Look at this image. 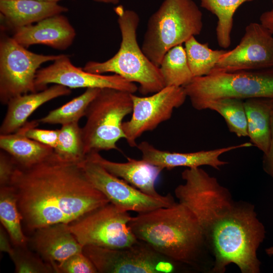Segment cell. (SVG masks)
<instances>
[{
  "mask_svg": "<svg viewBox=\"0 0 273 273\" xmlns=\"http://www.w3.org/2000/svg\"><path fill=\"white\" fill-rule=\"evenodd\" d=\"M9 186L30 231L69 224L110 202L91 184L79 163L62 161L54 153L30 167L17 164Z\"/></svg>",
  "mask_w": 273,
  "mask_h": 273,
  "instance_id": "obj_1",
  "label": "cell"
},
{
  "mask_svg": "<svg viewBox=\"0 0 273 273\" xmlns=\"http://www.w3.org/2000/svg\"><path fill=\"white\" fill-rule=\"evenodd\" d=\"M128 225L138 240L177 263L197 265L208 249L197 217L178 202L138 213Z\"/></svg>",
  "mask_w": 273,
  "mask_h": 273,
  "instance_id": "obj_2",
  "label": "cell"
},
{
  "mask_svg": "<svg viewBox=\"0 0 273 273\" xmlns=\"http://www.w3.org/2000/svg\"><path fill=\"white\" fill-rule=\"evenodd\" d=\"M265 233L254 206L236 202L204 233L207 247L214 258L211 271L223 273L233 263L242 273L260 272L261 262L257 251Z\"/></svg>",
  "mask_w": 273,
  "mask_h": 273,
  "instance_id": "obj_3",
  "label": "cell"
},
{
  "mask_svg": "<svg viewBox=\"0 0 273 273\" xmlns=\"http://www.w3.org/2000/svg\"><path fill=\"white\" fill-rule=\"evenodd\" d=\"M114 10L122 38L118 52L105 61L87 62L83 69L96 74L111 72L119 75L139 84V92L143 95L159 91L165 86L159 67L146 56L137 40L138 14L122 5L115 7Z\"/></svg>",
  "mask_w": 273,
  "mask_h": 273,
  "instance_id": "obj_4",
  "label": "cell"
},
{
  "mask_svg": "<svg viewBox=\"0 0 273 273\" xmlns=\"http://www.w3.org/2000/svg\"><path fill=\"white\" fill-rule=\"evenodd\" d=\"M203 27L202 13L193 0H164L148 21L142 50L159 67L170 49L199 35Z\"/></svg>",
  "mask_w": 273,
  "mask_h": 273,
  "instance_id": "obj_5",
  "label": "cell"
},
{
  "mask_svg": "<svg viewBox=\"0 0 273 273\" xmlns=\"http://www.w3.org/2000/svg\"><path fill=\"white\" fill-rule=\"evenodd\" d=\"M131 93L111 88H101L87 109L82 128L84 153L117 150L125 135L123 120L132 110Z\"/></svg>",
  "mask_w": 273,
  "mask_h": 273,
  "instance_id": "obj_6",
  "label": "cell"
},
{
  "mask_svg": "<svg viewBox=\"0 0 273 273\" xmlns=\"http://www.w3.org/2000/svg\"><path fill=\"white\" fill-rule=\"evenodd\" d=\"M183 87L192 106L204 101L226 98L273 99V68L213 72L194 77Z\"/></svg>",
  "mask_w": 273,
  "mask_h": 273,
  "instance_id": "obj_7",
  "label": "cell"
},
{
  "mask_svg": "<svg viewBox=\"0 0 273 273\" xmlns=\"http://www.w3.org/2000/svg\"><path fill=\"white\" fill-rule=\"evenodd\" d=\"M64 54L45 55L33 53L13 37L0 41V101L3 104L16 96L36 92V74L44 63L54 61Z\"/></svg>",
  "mask_w": 273,
  "mask_h": 273,
  "instance_id": "obj_8",
  "label": "cell"
},
{
  "mask_svg": "<svg viewBox=\"0 0 273 273\" xmlns=\"http://www.w3.org/2000/svg\"><path fill=\"white\" fill-rule=\"evenodd\" d=\"M131 218L128 211L109 202L72 222L69 226L82 246L120 249L138 240L128 225Z\"/></svg>",
  "mask_w": 273,
  "mask_h": 273,
  "instance_id": "obj_9",
  "label": "cell"
},
{
  "mask_svg": "<svg viewBox=\"0 0 273 273\" xmlns=\"http://www.w3.org/2000/svg\"><path fill=\"white\" fill-rule=\"evenodd\" d=\"M82 252L100 273H172L177 263L139 240L120 249L85 245Z\"/></svg>",
  "mask_w": 273,
  "mask_h": 273,
  "instance_id": "obj_10",
  "label": "cell"
},
{
  "mask_svg": "<svg viewBox=\"0 0 273 273\" xmlns=\"http://www.w3.org/2000/svg\"><path fill=\"white\" fill-rule=\"evenodd\" d=\"M187 98L184 88L176 86H165L149 96L132 94V116L122 123L124 139L128 145L136 147L137 140L144 133L169 120L173 110L182 106Z\"/></svg>",
  "mask_w": 273,
  "mask_h": 273,
  "instance_id": "obj_11",
  "label": "cell"
},
{
  "mask_svg": "<svg viewBox=\"0 0 273 273\" xmlns=\"http://www.w3.org/2000/svg\"><path fill=\"white\" fill-rule=\"evenodd\" d=\"M79 163L94 187L102 193L110 203L123 210L141 213L170 206L176 202L170 194L162 198L146 195L87 157Z\"/></svg>",
  "mask_w": 273,
  "mask_h": 273,
  "instance_id": "obj_12",
  "label": "cell"
},
{
  "mask_svg": "<svg viewBox=\"0 0 273 273\" xmlns=\"http://www.w3.org/2000/svg\"><path fill=\"white\" fill-rule=\"evenodd\" d=\"M50 83L60 84L70 89L111 88L131 94L139 89L135 83L119 75L96 74L77 67L72 63L69 56L64 54L51 65L37 71L35 79L37 91L44 89Z\"/></svg>",
  "mask_w": 273,
  "mask_h": 273,
  "instance_id": "obj_13",
  "label": "cell"
},
{
  "mask_svg": "<svg viewBox=\"0 0 273 273\" xmlns=\"http://www.w3.org/2000/svg\"><path fill=\"white\" fill-rule=\"evenodd\" d=\"M273 68V36L260 23L245 28L240 43L227 51L211 72H232Z\"/></svg>",
  "mask_w": 273,
  "mask_h": 273,
  "instance_id": "obj_14",
  "label": "cell"
},
{
  "mask_svg": "<svg viewBox=\"0 0 273 273\" xmlns=\"http://www.w3.org/2000/svg\"><path fill=\"white\" fill-rule=\"evenodd\" d=\"M251 146L252 144L249 142L215 149L183 153L161 150L150 143L143 141L138 144L136 147L142 153V159L162 170L177 167L194 168L202 166H209L219 170L228 163L219 158L221 155Z\"/></svg>",
  "mask_w": 273,
  "mask_h": 273,
  "instance_id": "obj_15",
  "label": "cell"
},
{
  "mask_svg": "<svg viewBox=\"0 0 273 273\" xmlns=\"http://www.w3.org/2000/svg\"><path fill=\"white\" fill-rule=\"evenodd\" d=\"M76 34L67 18L60 14L17 28L12 37L26 48L33 44H43L65 50L72 44Z\"/></svg>",
  "mask_w": 273,
  "mask_h": 273,
  "instance_id": "obj_16",
  "label": "cell"
},
{
  "mask_svg": "<svg viewBox=\"0 0 273 273\" xmlns=\"http://www.w3.org/2000/svg\"><path fill=\"white\" fill-rule=\"evenodd\" d=\"M34 232L31 239L34 249L54 269L57 264L82 252L83 246L71 232L69 224H54Z\"/></svg>",
  "mask_w": 273,
  "mask_h": 273,
  "instance_id": "obj_17",
  "label": "cell"
},
{
  "mask_svg": "<svg viewBox=\"0 0 273 273\" xmlns=\"http://www.w3.org/2000/svg\"><path fill=\"white\" fill-rule=\"evenodd\" d=\"M86 157L102 165L112 174L122 179L147 195L162 198L163 195L155 188L156 180L163 170L143 159L137 160L127 157L125 162H113L103 158L99 152H92Z\"/></svg>",
  "mask_w": 273,
  "mask_h": 273,
  "instance_id": "obj_18",
  "label": "cell"
},
{
  "mask_svg": "<svg viewBox=\"0 0 273 273\" xmlns=\"http://www.w3.org/2000/svg\"><path fill=\"white\" fill-rule=\"evenodd\" d=\"M71 93L70 88L55 84L41 92L12 98L7 104L8 109L0 127L1 134L16 132L27 122L28 117L40 106L54 99Z\"/></svg>",
  "mask_w": 273,
  "mask_h": 273,
  "instance_id": "obj_19",
  "label": "cell"
},
{
  "mask_svg": "<svg viewBox=\"0 0 273 273\" xmlns=\"http://www.w3.org/2000/svg\"><path fill=\"white\" fill-rule=\"evenodd\" d=\"M38 120L27 121L16 132L0 135V147L21 166L28 167L47 159L54 153V149L32 140L26 135L31 127L37 126Z\"/></svg>",
  "mask_w": 273,
  "mask_h": 273,
  "instance_id": "obj_20",
  "label": "cell"
},
{
  "mask_svg": "<svg viewBox=\"0 0 273 273\" xmlns=\"http://www.w3.org/2000/svg\"><path fill=\"white\" fill-rule=\"evenodd\" d=\"M67 11L66 7L57 3L37 0H0L1 16L8 27L14 30Z\"/></svg>",
  "mask_w": 273,
  "mask_h": 273,
  "instance_id": "obj_21",
  "label": "cell"
},
{
  "mask_svg": "<svg viewBox=\"0 0 273 273\" xmlns=\"http://www.w3.org/2000/svg\"><path fill=\"white\" fill-rule=\"evenodd\" d=\"M248 137L250 142L263 154L269 147L273 99L263 98L244 100Z\"/></svg>",
  "mask_w": 273,
  "mask_h": 273,
  "instance_id": "obj_22",
  "label": "cell"
},
{
  "mask_svg": "<svg viewBox=\"0 0 273 273\" xmlns=\"http://www.w3.org/2000/svg\"><path fill=\"white\" fill-rule=\"evenodd\" d=\"M193 107L197 110H211L224 119L229 131L238 137H248L246 114L244 100L221 98L199 102Z\"/></svg>",
  "mask_w": 273,
  "mask_h": 273,
  "instance_id": "obj_23",
  "label": "cell"
},
{
  "mask_svg": "<svg viewBox=\"0 0 273 273\" xmlns=\"http://www.w3.org/2000/svg\"><path fill=\"white\" fill-rule=\"evenodd\" d=\"M0 220L14 246H27L29 239L22 230V217L18 207L17 196L10 186L0 188Z\"/></svg>",
  "mask_w": 273,
  "mask_h": 273,
  "instance_id": "obj_24",
  "label": "cell"
},
{
  "mask_svg": "<svg viewBox=\"0 0 273 273\" xmlns=\"http://www.w3.org/2000/svg\"><path fill=\"white\" fill-rule=\"evenodd\" d=\"M254 0H200L201 7L215 15L217 18L216 27L218 45L224 49L231 44V33L234 15L243 3Z\"/></svg>",
  "mask_w": 273,
  "mask_h": 273,
  "instance_id": "obj_25",
  "label": "cell"
},
{
  "mask_svg": "<svg viewBox=\"0 0 273 273\" xmlns=\"http://www.w3.org/2000/svg\"><path fill=\"white\" fill-rule=\"evenodd\" d=\"M165 86H184L194 77L189 68L185 48L182 44L170 49L159 66Z\"/></svg>",
  "mask_w": 273,
  "mask_h": 273,
  "instance_id": "obj_26",
  "label": "cell"
},
{
  "mask_svg": "<svg viewBox=\"0 0 273 273\" xmlns=\"http://www.w3.org/2000/svg\"><path fill=\"white\" fill-rule=\"evenodd\" d=\"M188 63L193 77L209 75L220 58L227 51L212 50L207 43H201L192 36L185 42Z\"/></svg>",
  "mask_w": 273,
  "mask_h": 273,
  "instance_id": "obj_27",
  "label": "cell"
},
{
  "mask_svg": "<svg viewBox=\"0 0 273 273\" xmlns=\"http://www.w3.org/2000/svg\"><path fill=\"white\" fill-rule=\"evenodd\" d=\"M101 88H88L81 95L73 99L62 106L50 111L38 119L39 122L62 125L78 122L85 116L88 107Z\"/></svg>",
  "mask_w": 273,
  "mask_h": 273,
  "instance_id": "obj_28",
  "label": "cell"
},
{
  "mask_svg": "<svg viewBox=\"0 0 273 273\" xmlns=\"http://www.w3.org/2000/svg\"><path fill=\"white\" fill-rule=\"evenodd\" d=\"M57 146L54 155L59 160L67 162L80 163L86 155L84 151L82 128L78 122L62 125L59 129Z\"/></svg>",
  "mask_w": 273,
  "mask_h": 273,
  "instance_id": "obj_29",
  "label": "cell"
},
{
  "mask_svg": "<svg viewBox=\"0 0 273 273\" xmlns=\"http://www.w3.org/2000/svg\"><path fill=\"white\" fill-rule=\"evenodd\" d=\"M17 273H52L54 269L51 264L44 261L38 254L35 255L27 246H14L10 256Z\"/></svg>",
  "mask_w": 273,
  "mask_h": 273,
  "instance_id": "obj_30",
  "label": "cell"
},
{
  "mask_svg": "<svg viewBox=\"0 0 273 273\" xmlns=\"http://www.w3.org/2000/svg\"><path fill=\"white\" fill-rule=\"evenodd\" d=\"M56 273H97L92 261L83 253L72 255L54 267Z\"/></svg>",
  "mask_w": 273,
  "mask_h": 273,
  "instance_id": "obj_31",
  "label": "cell"
},
{
  "mask_svg": "<svg viewBox=\"0 0 273 273\" xmlns=\"http://www.w3.org/2000/svg\"><path fill=\"white\" fill-rule=\"evenodd\" d=\"M33 126L26 132L29 138L54 149L57 145L59 130H46Z\"/></svg>",
  "mask_w": 273,
  "mask_h": 273,
  "instance_id": "obj_32",
  "label": "cell"
},
{
  "mask_svg": "<svg viewBox=\"0 0 273 273\" xmlns=\"http://www.w3.org/2000/svg\"><path fill=\"white\" fill-rule=\"evenodd\" d=\"M17 164L7 152L3 151L0 153V186L10 185Z\"/></svg>",
  "mask_w": 273,
  "mask_h": 273,
  "instance_id": "obj_33",
  "label": "cell"
},
{
  "mask_svg": "<svg viewBox=\"0 0 273 273\" xmlns=\"http://www.w3.org/2000/svg\"><path fill=\"white\" fill-rule=\"evenodd\" d=\"M262 167L266 173L273 177V110L271 116L269 145L267 151L263 155Z\"/></svg>",
  "mask_w": 273,
  "mask_h": 273,
  "instance_id": "obj_34",
  "label": "cell"
},
{
  "mask_svg": "<svg viewBox=\"0 0 273 273\" xmlns=\"http://www.w3.org/2000/svg\"><path fill=\"white\" fill-rule=\"evenodd\" d=\"M9 235L7 231L1 226L0 230V249L2 252L7 253L10 256L13 251L14 247H12L10 241L8 238Z\"/></svg>",
  "mask_w": 273,
  "mask_h": 273,
  "instance_id": "obj_35",
  "label": "cell"
},
{
  "mask_svg": "<svg viewBox=\"0 0 273 273\" xmlns=\"http://www.w3.org/2000/svg\"><path fill=\"white\" fill-rule=\"evenodd\" d=\"M272 4L273 6V0ZM259 20L260 23L273 35V8L263 13Z\"/></svg>",
  "mask_w": 273,
  "mask_h": 273,
  "instance_id": "obj_36",
  "label": "cell"
},
{
  "mask_svg": "<svg viewBox=\"0 0 273 273\" xmlns=\"http://www.w3.org/2000/svg\"><path fill=\"white\" fill-rule=\"evenodd\" d=\"M96 2H101L106 4H111L113 5L117 4L120 0H94Z\"/></svg>",
  "mask_w": 273,
  "mask_h": 273,
  "instance_id": "obj_37",
  "label": "cell"
},
{
  "mask_svg": "<svg viewBox=\"0 0 273 273\" xmlns=\"http://www.w3.org/2000/svg\"><path fill=\"white\" fill-rule=\"evenodd\" d=\"M265 253L269 256L273 255V246L269 247L266 248L265 250Z\"/></svg>",
  "mask_w": 273,
  "mask_h": 273,
  "instance_id": "obj_38",
  "label": "cell"
},
{
  "mask_svg": "<svg viewBox=\"0 0 273 273\" xmlns=\"http://www.w3.org/2000/svg\"><path fill=\"white\" fill-rule=\"evenodd\" d=\"M42 2H50V3H57L58 2L61 1V0H37Z\"/></svg>",
  "mask_w": 273,
  "mask_h": 273,
  "instance_id": "obj_39",
  "label": "cell"
}]
</instances>
